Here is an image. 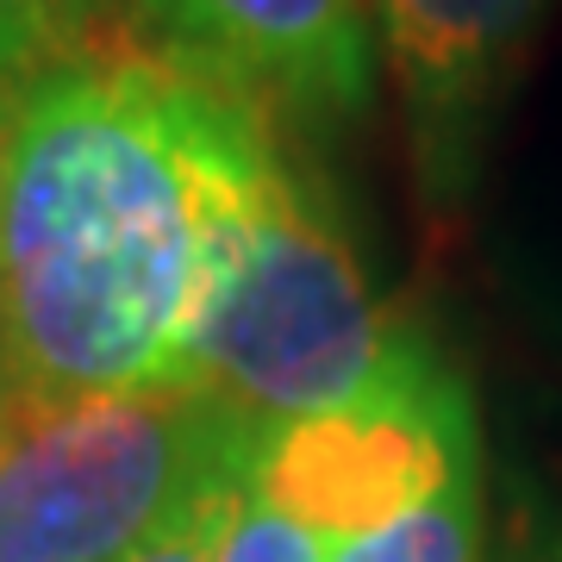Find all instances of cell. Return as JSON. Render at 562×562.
<instances>
[{
  "label": "cell",
  "mask_w": 562,
  "mask_h": 562,
  "mask_svg": "<svg viewBox=\"0 0 562 562\" xmlns=\"http://www.w3.org/2000/svg\"><path fill=\"white\" fill-rule=\"evenodd\" d=\"M276 113L106 38L0 101V387H188V350L276 169Z\"/></svg>",
  "instance_id": "1"
},
{
  "label": "cell",
  "mask_w": 562,
  "mask_h": 562,
  "mask_svg": "<svg viewBox=\"0 0 562 562\" xmlns=\"http://www.w3.org/2000/svg\"><path fill=\"white\" fill-rule=\"evenodd\" d=\"M431 357L362 276L325 188L288 157L206 306L188 387L250 425L344 413Z\"/></svg>",
  "instance_id": "2"
},
{
  "label": "cell",
  "mask_w": 562,
  "mask_h": 562,
  "mask_svg": "<svg viewBox=\"0 0 562 562\" xmlns=\"http://www.w3.org/2000/svg\"><path fill=\"white\" fill-rule=\"evenodd\" d=\"M262 431L194 387L0 401V562H125Z\"/></svg>",
  "instance_id": "3"
},
{
  "label": "cell",
  "mask_w": 562,
  "mask_h": 562,
  "mask_svg": "<svg viewBox=\"0 0 562 562\" xmlns=\"http://www.w3.org/2000/svg\"><path fill=\"white\" fill-rule=\"evenodd\" d=\"M475 469H482L475 406L438 350L413 375L344 413L269 425L250 457L257 487L294 525H306L319 550L419 513Z\"/></svg>",
  "instance_id": "4"
},
{
  "label": "cell",
  "mask_w": 562,
  "mask_h": 562,
  "mask_svg": "<svg viewBox=\"0 0 562 562\" xmlns=\"http://www.w3.org/2000/svg\"><path fill=\"white\" fill-rule=\"evenodd\" d=\"M138 20L162 57L269 113L350 120L375 88L362 0H138Z\"/></svg>",
  "instance_id": "5"
},
{
  "label": "cell",
  "mask_w": 562,
  "mask_h": 562,
  "mask_svg": "<svg viewBox=\"0 0 562 562\" xmlns=\"http://www.w3.org/2000/svg\"><path fill=\"white\" fill-rule=\"evenodd\" d=\"M550 0H375L431 194H457Z\"/></svg>",
  "instance_id": "6"
},
{
  "label": "cell",
  "mask_w": 562,
  "mask_h": 562,
  "mask_svg": "<svg viewBox=\"0 0 562 562\" xmlns=\"http://www.w3.org/2000/svg\"><path fill=\"white\" fill-rule=\"evenodd\" d=\"M325 562H482V469L369 538L331 543Z\"/></svg>",
  "instance_id": "7"
},
{
  "label": "cell",
  "mask_w": 562,
  "mask_h": 562,
  "mask_svg": "<svg viewBox=\"0 0 562 562\" xmlns=\"http://www.w3.org/2000/svg\"><path fill=\"white\" fill-rule=\"evenodd\" d=\"M94 0H0V101L88 44Z\"/></svg>",
  "instance_id": "8"
},
{
  "label": "cell",
  "mask_w": 562,
  "mask_h": 562,
  "mask_svg": "<svg viewBox=\"0 0 562 562\" xmlns=\"http://www.w3.org/2000/svg\"><path fill=\"white\" fill-rule=\"evenodd\" d=\"M257 457V450H250ZM250 457L225 482V513H220V562H325L319 538L294 525L250 475Z\"/></svg>",
  "instance_id": "9"
},
{
  "label": "cell",
  "mask_w": 562,
  "mask_h": 562,
  "mask_svg": "<svg viewBox=\"0 0 562 562\" xmlns=\"http://www.w3.org/2000/svg\"><path fill=\"white\" fill-rule=\"evenodd\" d=\"M250 450H257V443H250ZM250 450H244V457H250ZM244 457H238V462H244ZM238 462L225 469L220 482H206L201 494H194V501L181 506V513H169V519H162L157 531H150V538H144V543H138V550H132L125 562H220V513H225V482L238 475Z\"/></svg>",
  "instance_id": "10"
},
{
  "label": "cell",
  "mask_w": 562,
  "mask_h": 562,
  "mask_svg": "<svg viewBox=\"0 0 562 562\" xmlns=\"http://www.w3.org/2000/svg\"><path fill=\"white\" fill-rule=\"evenodd\" d=\"M0 401H7V387H0Z\"/></svg>",
  "instance_id": "11"
}]
</instances>
